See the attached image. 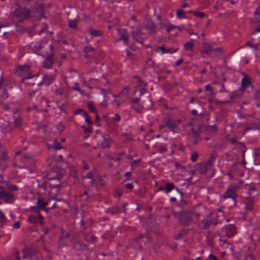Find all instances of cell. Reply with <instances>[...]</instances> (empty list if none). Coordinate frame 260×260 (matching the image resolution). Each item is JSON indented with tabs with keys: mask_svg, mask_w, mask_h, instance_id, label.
<instances>
[{
	"mask_svg": "<svg viewBox=\"0 0 260 260\" xmlns=\"http://www.w3.org/2000/svg\"><path fill=\"white\" fill-rule=\"evenodd\" d=\"M29 70H30V66H28V65H18L16 68L15 73L17 75V76H21V75H22L24 72L25 73V72H28Z\"/></svg>",
	"mask_w": 260,
	"mask_h": 260,
	"instance_id": "ba28073f",
	"label": "cell"
},
{
	"mask_svg": "<svg viewBox=\"0 0 260 260\" xmlns=\"http://www.w3.org/2000/svg\"><path fill=\"white\" fill-rule=\"evenodd\" d=\"M146 28L147 29H148L149 30H150V31H152V30H153V31H155V30H156L155 24H154V23H153V22H150V23H148V24H146Z\"/></svg>",
	"mask_w": 260,
	"mask_h": 260,
	"instance_id": "5bb4252c",
	"label": "cell"
},
{
	"mask_svg": "<svg viewBox=\"0 0 260 260\" xmlns=\"http://www.w3.org/2000/svg\"><path fill=\"white\" fill-rule=\"evenodd\" d=\"M209 259H210V260H218L217 257L215 255H214L213 253L210 254V256H209Z\"/></svg>",
	"mask_w": 260,
	"mask_h": 260,
	"instance_id": "ac0fdd59",
	"label": "cell"
},
{
	"mask_svg": "<svg viewBox=\"0 0 260 260\" xmlns=\"http://www.w3.org/2000/svg\"><path fill=\"white\" fill-rule=\"evenodd\" d=\"M214 160H215V155H214V154H212L210 158L208 159L207 161L203 163H200L198 164H197L196 168L197 170H198V173H201V174L207 173V172L209 170V169H210V167H211L212 165H213V164H214Z\"/></svg>",
	"mask_w": 260,
	"mask_h": 260,
	"instance_id": "277c9868",
	"label": "cell"
},
{
	"mask_svg": "<svg viewBox=\"0 0 260 260\" xmlns=\"http://www.w3.org/2000/svg\"><path fill=\"white\" fill-rule=\"evenodd\" d=\"M1 197L2 199H5V201L6 202H13L14 200V196L13 195H12L10 193H8L6 192H5L3 188H2V193H1Z\"/></svg>",
	"mask_w": 260,
	"mask_h": 260,
	"instance_id": "9c48e42d",
	"label": "cell"
},
{
	"mask_svg": "<svg viewBox=\"0 0 260 260\" xmlns=\"http://www.w3.org/2000/svg\"><path fill=\"white\" fill-rule=\"evenodd\" d=\"M13 226H14V228H20V223L19 222H16Z\"/></svg>",
	"mask_w": 260,
	"mask_h": 260,
	"instance_id": "ffe728a7",
	"label": "cell"
},
{
	"mask_svg": "<svg viewBox=\"0 0 260 260\" xmlns=\"http://www.w3.org/2000/svg\"><path fill=\"white\" fill-rule=\"evenodd\" d=\"M68 26L71 29H77L78 28V20H70V22H68Z\"/></svg>",
	"mask_w": 260,
	"mask_h": 260,
	"instance_id": "30bf717a",
	"label": "cell"
},
{
	"mask_svg": "<svg viewBox=\"0 0 260 260\" xmlns=\"http://www.w3.org/2000/svg\"><path fill=\"white\" fill-rule=\"evenodd\" d=\"M174 188H175V187H174V185H173V183H169V184L166 185V192L169 193V192H171V191L173 190Z\"/></svg>",
	"mask_w": 260,
	"mask_h": 260,
	"instance_id": "2e32d148",
	"label": "cell"
},
{
	"mask_svg": "<svg viewBox=\"0 0 260 260\" xmlns=\"http://www.w3.org/2000/svg\"><path fill=\"white\" fill-rule=\"evenodd\" d=\"M2 1H5V0H2Z\"/></svg>",
	"mask_w": 260,
	"mask_h": 260,
	"instance_id": "44dd1931",
	"label": "cell"
},
{
	"mask_svg": "<svg viewBox=\"0 0 260 260\" xmlns=\"http://www.w3.org/2000/svg\"><path fill=\"white\" fill-rule=\"evenodd\" d=\"M176 16H177L179 18H183L185 17V12L182 10H178L176 11Z\"/></svg>",
	"mask_w": 260,
	"mask_h": 260,
	"instance_id": "9a60e30c",
	"label": "cell"
},
{
	"mask_svg": "<svg viewBox=\"0 0 260 260\" xmlns=\"http://www.w3.org/2000/svg\"><path fill=\"white\" fill-rule=\"evenodd\" d=\"M89 33L90 35H92L93 37H101V36H102V33L101 32V31L93 28H90L89 30Z\"/></svg>",
	"mask_w": 260,
	"mask_h": 260,
	"instance_id": "8fae6325",
	"label": "cell"
},
{
	"mask_svg": "<svg viewBox=\"0 0 260 260\" xmlns=\"http://www.w3.org/2000/svg\"><path fill=\"white\" fill-rule=\"evenodd\" d=\"M118 34H119L120 38L122 40V41H124L125 43H127V41H129V35H128L127 30H125V29H118Z\"/></svg>",
	"mask_w": 260,
	"mask_h": 260,
	"instance_id": "52a82bcc",
	"label": "cell"
},
{
	"mask_svg": "<svg viewBox=\"0 0 260 260\" xmlns=\"http://www.w3.org/2000/svg\"><path fill=\"white\" fill-rule=\"evenodd\" d=\"M173 215H175V218L179 220V223L182 225H188L192 221V216L189 212L182 211L179 212H174Z\"/></svg>",
	"mask_w": 260,
	"mask_h": 260,
	"instance_id": "3957f363",
	"label": "cell"
},
{
	"mask_svg": "<svg viewBox=\"0 0 260 260\" xmlns=\"http://www.w3.org/2000/svg\"><path fill=\"white\" fill-rule=\"evenodd\" d=\"M33 11L31 9L18 5L12 11V15L17 20L18 22H24L27 20L30 19L32 16Z\"/></svg>",
	"mask_w": 260,
	"mask_h": 260,
	"instance_id": "6da1fadb",
	"label": "cell"
},
{
	"mask_svg": "<svg viewBox=\"0 0 260 260\" xmlns=\"http://www.w3.org/2000/svg\"><path fill=\"white\" fill-rule=\"evenodd\" d=\"M53 47L51 45V53L49 57H47L44 60V63H43V66L46 69H51L53 64Z\"/></svg>",
	"mask_w": 260,
	"mask_h": 260,
	"instance_id": "8992f818",
	"label": "cell"
},
{
	"mask_svg": "<svg viewBox=\"0 0 260 260\" xmlns=\"http://www.w3.org/2000/svg\"><path fill=\"white\" fill-rule=\"evenodd\" d=\"M252 84V79L251 78L249 77L248 75L246 74L243 73V78H242V80H241V85H240V90L241 91H244L246 88H248Z\"/></svg>",
	"mask_w": 260,
	"mask_h": 260,
	"instance_id": "5b68a950",
	"label": "cell"
},
{
	"mask_svg": "<svg viewBox=\"0 0 260 260\" xmlns=\"http://www.w3.org/2000/svg\"><path fill=\"white\" fill-rule=\"evenodd\" d=\"M182 62H183V59H179V60H178L177 62H176V63H175V65H181V63H182Z\"/></svg>",
	"mask_w": 260,
	"mask_h": 260,
	"instance_id": "d6986e66",
	"label": "cell"
},
{
	"mask_svg": "<svg viewBox=\"0 0 260 260\" xmlns=\"http://www.w3.org/2000/svg\"><path fill=\"white\" fill-rule=\"evenodd\" d=\"M199 158V154L197 153V152H193L192 154H191L190 159L191 161H192V162H196L198 159Z\"/></svg>",
	"mask_w": 260,
	"mask_h": 260,
	"instance_id": "4fadbf2b",
	"label": "cell"
},
{
	"mask_svg": "<svg viewBox=\"0 0 260 260\" xmlns=\"http://www.w3.org/2000/svg\"><path fill=\"white\" fill-rule=\"evenodd\" d=\"M240 187V184H230L228 187V189L225 191V193H223L222 197L224 199H230L234 202H236V198H237V192H238L239 189Z\"/></svg>",
	"mask_w": 260,
	"mask_h": 260,
	"instance_id": "7a4b0ae2",
	"label": "cell"
},
{
	"mask_svg": "<svg viewBox=\"0 0 260 260\" xmlns=\"http://www.w3.org/2000/svg\"><path fill=\"white\" fill-rule=\"evenodd\" d=\"M194 15L198 18H203L205 16V14L203 13V12H201V11H195Z\"/></svg>",
	"mask_w": 260,
	"mask_h": 260,
	"instance_id": "e0dca14e",
	"label": "cell"
},
{
	"mask_svg": "<svg viewBox=\"0 0 260 260\" xmlns=\"http://www.w3.org/2000/svg\"><path fill=\"white\" fill-rule=\"evenodd\" d=\"M193 46H194V43L192 41L187 42V43H185V45H184V48H185V50H192L193 49Z\"/></svg>",
	"mask_w": 260,
	"mask_h": 260,
	"instance_id": "7c38bea8",
	"label": "cell"
}]
</instances>
